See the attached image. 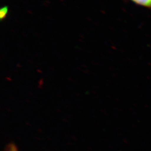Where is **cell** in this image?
I'll return each mask as SVG.
<instances>
[{
	"instance_id": "2",
	"label": "cell",
	"mask_w": 151,
	"mask_h": 151,
	"mask_svg": "<svg viewBox=\"0 0 151 151\" xmlns=\"http://www.w3.org/2000/svg\"><path fill=\"white\" fill-rule=\"evenodd\" d=\"M7 11H8V9L7 7L3 8L2 10H1V17L2 18L3 17L6 16V15L7 14Z\"/></svg>"
},
{
	"instance_id": "1",
	"label": "cell",
	"mask_w": 151,
	"mask_h": 151,
	"mask_svg": "<svg viewBox=\"0 0 151 151\" xmlns=\"http://www.w3.org/2000/svg\"><path fill=\"white\" fill-rule=\"evenodd\" d=\"M137 5L151 10V0H129Z\"/></svg>"
},
{
	"instance_id": "3",
	"label": "cell",
	"mask_w": 151,
	"mask_h": 151,
	"mask_svg": "<svg viewBox=\"0 0 151 151\" xmlns=\"http://www.w3.org/2000/svg\"><path fill=\"white\" fill-rule=\"evenodd\" d=\"M9 151H17L16 150L15 148H14V147H12L11 148H10V149L9 150Z\"/></svg>"
}]
</instances>
